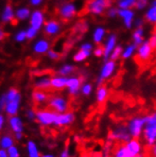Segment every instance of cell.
<instances>
[{"label": "cell", "instance_id": "obj_1", "mask_svg": "<svg viewBox=\"0 0 156 157\" xmlns=\"http://www.w3.org/2000/svg\"><path fill=\"white\" fill-rule=\"evenodd\" d=\"M5 95H6V105L4 109V113L8 117L17 116L21 108V101H22V97L20 92L16 88H10L5 93Z\"/></svg>", "mask_w": 156, "mask_h": 157}, {"label": "cell", "instance_id": "obj_2", "mask_svg": "<svg viewBox=\"0 0 156 157\" xmlns=\"http://www.w3.org/2000/svg\"><path fill=\"white\" fill-rule=\"evenodd\" d=\"M142 136L148 147L151 148L156 143V113L146 116V122L143 129Z\"/></svg>", "mask_w": 156, "mask_h": 157}, {"label": "cell", "instance_id": "obj_3", "mask_svg": "<svg viewBox=\"0 0 156 157\" xmlns=\"http://www.w3.org/2000/svg\"><path fill=\"white\" fill-rule=\"evenodd\" d=\"M145 122H146V116H137L129 120L126 127L131 138L139 139L142 136Z\"/></svg>", "mask_w": 156, "mask_h": 157}, {"label": "cell", "instance_id": "obj_4", "mask_svg": "<svg viewBox=\"0 0 156 157\" xmlns=\"http://www.w3.org/2000/svg\"><path fill=\"white\" fill-rule=\"evenodd\" d=\"M131 139V136L127 130L125 125H119L115 127L111 131L107 136V140L112 142H120V143H127Z\"/></svg>", "mask_w": 156, "mask_h": 157}, {"label": "cell", "instance_id": "obj_5", "mask_svg": "<svg viewBox=\"0 0 156 157\" xmlns=\"http://www.w3.org/2000/svg\"><path fill=\"white\" fill-rule=\"evenodd\" d=\"M48 107L56 114L65 113L69 109V101L63 96H52L48 98Z\"/></svg>", "mask_w": 156, "mask_h": 157}, {"label": "cell", "instance_id": "obj_6", "mask_svg": "<svg viewBox=\"0 0 156 157\" xmlns=\"http://www.w3.org/2000/svg\"><path fill=\"white\" fill-rule=\"evenodd\" d=\"M56 117V113L50 109H42L36 111L35 120L43 127L53 126V123Z\"/></svg>", "mask_w": 156, "mask_h": 157}, {"label": "cell", "instance_id": "obj_7", "mask_svg": "<svg viewBox=\"0 0 156 157\" xmlns=\"http://www.w3.org/2000/svg\"><path fill=\"white\" fill-rule=\"evenodd\" d=\"M111 6V0H90L87 4V10L95 15L102 14Z\"/></svg>", "mask_w": 156, "mask_h": 157}, {"label": "cell", "instance_id": "obj_8", "mask_svg": "<svg viewBox=\"0 0 156 157\" xmlns=\"http://www.w3.org/2000/svg\"><path fill=\"white\" fill-rule=\"evenodd\" d=\"M116 68V61H112V60H108L105 62V63L103 64V66L101 67V70H100L99 76L97 78V85H102L103 82L107 78H111L113 76V74L115 73Z\"/></svg>", "mask_w": 156, "mask_h": 157}, {"label": "cell", "instance_id": "obj_9", "mask_svg": "<svg viewBox=\"0 0 156 157\" xmlns=\"http://www.w3.org/2000/svg\"><path fill=\"white\" fill-rule=\"evenodd\" d=\"M76 120V115L73 112H65V113L62 114H56L55 117V120L53 123V126L56 128H62V127H66L70 126Z\"/></svg>", "mask_w": 156, "mask_h": 157}, {"label": "cell", "instance_id": "obj_10", "mask_svg": "<svg viewBox=\"0 0 156 157\" xmlns=\"http://www.w3.org/2000/svg\"><path fill=\"white\" fill-rule=\"evenodd\" d=\"M82 84V78L79 77H67V82H66V87L67 88L68 94L72 97H76L80 93L81 86Z\"/></svg>", "mask_w": 156, "mask_h": 157}, {"label": "cell", "instance_id": "obj_11", "mask_svg": "<svg viewBox=\"0 0 156 157\" xmlns=\"http://www.w3.org/2000/svg\"><path fill=\"white\" fill-rule=\"evenodd\" d=\"M152 49L153 48L150 46L148 41L143 42L138 48L136 58L140 62H143V63L149 61L151 57V55H152Z\"/></svg>", "mask_w": 156, "mask_h": 157}, {"label": "cell", "instance_id": "obj_12", "mask_svg": "<svg viewBox=\"0 0 156 157\" xmlns=\"http://www.w3.org/2000/svg\"><path fill=\"white\" fill-rule=\"evenodd\" d=\"M8 125L10 130L12 131L13 133L17 132H24V121L22 119L21 117L17 116H13V117H9L8 119Z\"/></svg>", "mask_w": 156, "mask_h": 157}, {"label": "cell", "instance_id": "obj_13", "mask_svg": "<svg viewBox=\"0 0 156 157\" xmlns=\"http://www.w3.org/2000/svg\"><path fill=\"white\" fill-rule=\"evenodd\" d=\"M125 147L128 150L131 157H135L138 154H141L143 151V146L141 141L138 138H131L129 142L125 143Z\"/></svg>", "mask_w": 156, "mask_h": 157}, {"label": "cell", "instance_id": "obj_14", "mask_svg": "<svg viewBox=\"0 0 156 157\" xmlns=\"http://www.w3.org/2000/svg\"><path fill=\"white\" fill-rule=\"evenodd\" d=\"M76 13H77V7L73 3L63 4L60 8V10H59L60 16L63 19H64V20H69V19H71L72 17L75 16Z\"/></svg>", "mask_w": 156, "mask_h": 157}, {"label": "cell", "instance_id": "obj_15", "mask_svg": "<svg viewBox=\"0 0 156 157\" xmlns=\"http://www.w3.org/2000/svg\"><path fill=\"white\" fill-rule=\"evenodd\" d=\"M44 23V16L41 10H34L30 15V27L39 30Z\"/></svg>", "mask_w": 156, "mask_h": 157}, {"label": "cell", "instance_id": "obj_16", "mask_svg": "<svg viewBox=\"0 0 156 157\" xmlns=\"http://www.w3.org/2000/svg\"><path fill=\"white\" fill-rule=\"evenodd\" d=\"M116 36L115 34H111L106 43H105V46H104V53H103V58H104V61H108L109 60V57H110V55L111 53H112L113 49L115 48L116 47Z\"/></svg>", "mask_w": 156, "mask_h": 157}, {"label": "cell", "instance_id": "obj_17", "mask_svg": "<svg viewBox=\"0 0 156 157\" xmlns=\"http://www.w3.org/2000/svg\"><path fill=\"white\" fill-rule=\"evenodd\" d=\"M44 33H46V34H48L49 36H53L60 32L61 26L59 24V22L55 21V20H49L44 24Z\"/></svg>", "mask_w": 156, "mask_h": 157}, {"label": "cell", "instance_id": "obj_18", "mask_svg": "<svg viewBox=\"0 0 156 157\" xmlns=\"http://www.w3.org/2000/svg\"><path fill=\"white\" fill-rule=\"evenodd\" d=\"M15 145V140L13 134L9 132H5L0 134V149L2 150H8L12 146Z\"/></svg>", "mask_w": 156, "mask_h": 157}, {"label": "cell", "instance_id": "obj_19", "mask_svg": "<svg viewBox=\"0 0 156 157\" xmlns=\"http://www.w3.org/2000/svg\"><path fill=\"white\" fill-rule=\"evenodd\" d=\"M26 152L28 157H40L41 151L38 144L34 140H28L26 143Z\"/></svg>", "mask_w": 156, "mask_h": 157}, {"label": "cell", "instance_id": "obj_20", "mask_svg": "<svg viewBox=\"0 0 156 157\" xmlns=\"http://www.w3.org/2000/svg\"><path fill=\"white\" fill-rule=\"evenodd\" d=\"M66 82H67V77L63 76H55L50 78V86L55 90H63L66 87Z\"/></svg>", "mask_w": 156, "mask_h": 157}, {"label": "cell", "instance_id": "obj_21", "mask_svg": "<svg viewBox=\"0 0 156 157\" xmlns=\"http://www.w3.org/2000/svg\"><path fill=\"white\" fill-rule=\"evenodd\" d=\"M118 15L123 18L124 20V24L127 28H131L132 23H133V18H135V13L131 10H123V9H119L117 10Z\"/></svg>", "mask_w": 156, "mask_h": 157}, {"label": "cell", "instance_id": "obj_22", "mask_svg": "<svg viewBox=\"0 0 156 157\" xmlns=\"http://www.w3.org/2000/svg\"><path fill=\"white\" fill-rule=\"evenodd\" d=\"M109 97V90L105 85H99L96 92V99L98 104H103Z\"/></svg>", "mask_w": 156, "mask_h": 157}, {"label": "cell", "instance_id": "obj_23", "mask_svg": "<svg viewBox=\"0 0 156 157\" xmlns=\"http://www.w3.org/2000/svg\"><path fill=\"white\" fill-rule=\"evenodd\" d=\"M34 86L36 89H38V90H43V91L48 90V89L51 88L50 78L48 76L39 77L38 78H36V81L34 82Z\"/></svg>", "mask_w": 156, "mask_h": 157}, {"label": "cell", "instance_id": "obj_24", "mask_svg": "<svg viewBox=\"0 0 156 157\" xmlns=\"http://www.w3.org/2000/svg\"><path fill=\"white\" fill-rule=\"evenodd\" d=\"M32 99L36 104H44L48 100V95L46 91L36 89L32 92Z\"/></svg>", "mask_w": 156, "mask_h": 157}, {"label": "cell", "instance_id": "obj_25", "mask_svg": "<svg viewBox=\"0 0 156 157\" xmlns=\"http://www.w3.org/2000/svg\"><path fill=\"white\" fill-rule=\"evenodd\" d=\"M33 50L37 54H44L49 50V43L47 40H39L34 44Z\"/></svg>", "mask_w": 156, "mask_h": 157}, {"label": "cell", "instance_id": "obj_26", "mask_svg": "<svg viewBox=\"0 0 156 157\" xmlns=\"http://www.w3.org/2000/svg\"><path fill=\"white\" fill-rule=\"evenodd\" d=\"M14 12L10 5H7L3 10L2 13V21L4 23H8V22H12L14 18Z\"/></svg>", "mask_w": 156, "mask_h": 157}, {"label": "cell", "instance_id": "obj_27", "mask_svg": "<svg viewBox=\"0 0 156 157\" xmlns=\"http://www.w3.org/2000/svg\"><path fill=\"white\" fill-rule=\"evenodd\" d=\"M113 157H131V155L129 153L125 145H120L114 151Z\"/></svg>", "mask_w": 156, "mask_h": 157}, {"label": "cell", "instance_id": "obj_28", "mask_svg": "<svg viewBox=\"0 0 156 157\" xmlns=\"http://www.w3.org/2000/svg\"><path fill=\"white\" fill-rule=\"evenodd\" d=\"M133 41H135V44L137 46H140V44L144 42V31L142 27L141 28H137L136 30L133 32V35H132Z\"/></svg>", "mask_w": 156, "mask_h": 157}, {"label": "cell", "instance_id": "obj_29", "mask_svg": "<svg viewBox=\"0 0 156 157\" xmlns=\"http://www.w3.org/2000/svg\"><path fill=\"white\" fill-rule=\"evenodd\" d=\"M105 36V29L102 27H98L95 29L94 34H93V39L96 44H99L103 40Z\"/></svg>", "mask_w": 156, "mask_h": 157}, {"label": "cell", "instance_id": "obj_30", "mask_svg": "<svg viewBox=\"0 0 156 157\" xmlns=\"http://www.w3.org/2000/svg\"><path fill=\"white\" fill-rule=\"evenodd\" d=\"M75 69H76L75 66L72 65V64H64L59 69V75L60 76H63V77L70 76L71 74L74 73Z\"/></svg>", "mask_w": 156, "mask_h": 157}, {"label": "cell", "instance_id": "obj_31", "mask_svg": "<svg viewBox=\"0 0 156 157\" xmlns=\"http://www.w3.org/2000/svg\"><path fill=\"white\" fill-rule=\"evenodd\" d=\"M155 0L151 4V7L149 9V10L146 13V19L150 22V23H155L156 21V7H155Z\"/></svg>", "mask_w": 156, "mask_h": 157}, {"label": "cell", "instance_id": "obj_32", "mask_svg": "<svg viewBox=\"0 0 156 157\" xmlns=\"http://www.w3.org/2000/svg\"><path fill=\"white\" fill-rule=\"evenodd\" d=\"M14 15L19 20H25L30 16V10L28 8H20L16 10Z\"/></svg>", "mask_w": 156, "mask_h": 157}, {"label": "cell", "instance_id": "obj_33", "mask_svg": "<svg viewBox=\"0 0 156 157\" xmlns=\"http://www.w3.org/2000/svg\"><path fill=\"white\" fill-rule=\"evenodd\" d=\"M91 52L90 51H85V50H80L78 51L75 55H74V61L77 63H81L83 62L84 60H86L89 56H90Z\"/></svg>", "mask_w": 156, "mask_h": 157}, {"label": "cell", "instance_id": "obj_34", "mask_svg": "<svg viewBox=\"0 0 156 157\" xmlns=\"http://www.w3.org/2000/svg\"><path fill=\"white\" fill-rule=\"evenodd\" d=\"M136 0H119L118 8L123 10H130L132 7H135Z\"/></svg>", "mask_w": 156, "mask_h": 157}, {"label": "cell", "instance_id": "obj_35", "mask_svg": "<svg viewBox=\"0 0 156 157\" xmlns=\"http://www.w3.org/2000/svg\"><path fill=\"white\" fill-rule=\"evenodd\" d=\"M80 92L84 96V97H89L92 92H93V85L90 82H84L81 86V90Z\"/></svg>", "mask_w": 156, "mask_h": 157}, {"label": "cell", "instance_id": "obj_36", "mask_svg": "<svg viewBox=\"0 0 156 157\" xmlns=\"http://www.w3.org/2000/svg\"><path fill=\"white\" fill-rule=\"evenodd\" d=\"M136 49V46L135 44H130V46H128L125 50H122V53H121V56L123 59H129L131 56L135 53Z\"/></svg>", "mask_w": 156, "mask_h": 157}, {"label": "cell", "instance_id": "obj_37", "mask_svg": "<svg viewBox=\"0 0 156 157\" xmlns=\"http://www.w3.org/2000/svg\"><path fill=\"white\" fill-rule=\"evenodd\" d=\"M7 152H8V157H21L20 150L16 145H13L10 148H9L7 150Z\"/></svg>", "mask_w": 156, "mask_h": 157}, {"label": "cell", "instance_id": "obj_38", "mask_svg": "<svg viewBox=\"0 0 156 157\" xmlns=\"http://www.w3.org/2000/svg\"><path fill=\"white\" fill-rule=\"evenodd\" d=\"M122 48L120 47V46H116V47H115V48L113 49V51H112V53H111V55H110V59L112 60V61H116L120 56H121V53H122Z\"/></svg>", "mask_w": 156, "mask_h": 157}, {"label": "cell", "instance_id": "obj_39", "mask_svg": "<svg viewBox=\"0 0 156 157\" xmlns=\"http://www.w3.org/2000/svg\"><path fill=\"white\" fill-rule=\"evenodd\" d=\"M25 32H26V38H28V39H33V38L36 37L37 33H38V30L35 29L34 28L29 27Z\"/></svg>", "mask_w": 156, "mask_h": 157}, {"label": "cell", "instance_id": "obj_40", "mask_svg": "<svg viewBox=\"0 0 156 157\" xmlns=\"http://www.w3.org/2000/svg\"><path fill=\"white\" fill-rule=\"evenodd\" d=\"M25 117L29 121H33L35 120V117H36V111H34L32 108L28 109L25 112Z\"/></svg>", "mask_w": 156, "mask_h": 157}, {"label": "cell", "instance_id": "obj_41", "mask_svg": "<svg viewBox=\"0 0 156 157\" xmlns=\"http://www.w3.org/2000/svg\"><path fill=\"white\" fill-rule=\"evenodd\" d=\"M25 40H26V32H25V30H20L15 34V41L21 43V42H24Z\"/></svg>", "mask_w": 156, "mask_h": 157}, {"label": "cell", "instance_id": "obj_42", "mask_svg": "<svg viewBox=\"0 0 156 157\" xmlns=\"http://www.w3.org/2000/svg\"><path fill=\"white\" fill-rule=\"evenodd\" d=\"M5 105H6V95L4 93L2 95H0V113L4 112Z\"/></svg>", "mask_w": 156, "mask_h": 157}, {"label": "cell", "instance_id": "obj_43", "mask_svg": "<svg viewBox=\"0 0 156 157\" xmlns=\"http://www.w3.org/2000/svg\"><path fill=\"white\" fill-rule=\"evenodd\" d=\"M6 116L2 113H0V132H1L6 125Z\"/></svg>", "mask_w": 156, "mask_h": 157}, {"label": "cell", "instance_id": "obj_44", "mask_svg": "<svg viewBox=\"0 0 156 157\" xmlns=\"http://www.w3.org/2000/svg\"><path fill=\"white\" fill-rule=\"evenodd\" d=\"M48 55L51 60H58L60 58V54L56 51H54V50H48Z\"/></svg>", "mask_w": 156, "mask_h": 157}, {"label": "cell", "instance_id": "obj_45", "mask_svg": "<svg viewBox=\"0 0 156 157\" xmlns=\"http://www.w3.org/2000/svg\"><path fill=\"white\" fill-rule=\"evenodd\" d=\"M103 53H104V48L103 47H97L95 50H94V55L96 56V57H101V56H103Z\"/></svg>", "mask_w": 156, "mask_h": 157}, {"label": "cell", "instance_id": "obj_46", "mask_svg": "<svg viewBox=\"0 0 156 157\" xmlns=\"http://www.w3.org/2000/svg\"><path fill=\"white\" fill-rule=\"evenodd\" d=\"M59 157H71V153H70L69 148L65 147L63 150H62V151L59 154Z\"/></svg>", "mask_w": 156, "mask_h": 157}, {"label": "cell", "instance_id": "obj_47", "mask_svg": "<svg viewBox=\"0 0 156 157\" xmlns=\"http://www.w3.org/2000/svg\"><path fill=\"white\" fill-rule=\"evenodd\" d=\"M148 3V0H136V3H135V7L137 9H143L147 6Z\"/></svg>", "mask_w": 156, "mask_h": 157}, {"label": "cell", "instance_id": "obj_48", "mask_svg": "<svg viewBox=\"0 0 156 157\" xmlns=\"http://www.w3.org/2000/svg\"><path fill=\"white\" fill-rule=\"evenodd\" d=\"M81 49L82 50H85V51H92L93 49V46H92V44L90 43H84L82 44V47H81Z\"/></svg>", "mask_w": 156, "mask_h": 157}, {"label": "cell", "instance_id": "obj_49", "mask_svg": "<svg viewBox=\"0 0 156 157\" xmlns=\"http://www.w3.org/2000/svg\"><path fill=\"white\" fill-rule=\"evenodd\" d=\"M13 137L15 141H22L24 138V132H17V133H13Z\"/></svg>", "mask_w": 156, "mask_h": 157}, {"label": "cell", "instance_id": "obj_50", "mask_svg": "<svg viewBox=\"0 0 156 157\" xmlns=\"http://www.w3.org/2000/svg\"><path fill=\"white\" fill-rule=\"evenodd\" d=\"M148 42H149L150 46L152 48H155V47H156V36H155V35H152V36L150 37V39Z\"/></svg>", "mask_w": 156, "mask_h": 157}, {"label": "cell", "instance_id": "obj_51", "mask_svg": "<svg viewBox=\"0 0 156 157\" xmlns=\"http://www.w3.org/2000/svg\"><path fill=\"white\" fill-rule=\"evenodd\" d=\"M116 13H117V10L115 8H110L108 10V15L110 17H115L116 15Z\"/></svg>", "mask_w": 156, "mask_h": 157}, {"label": "cell", "instance_id": "obj_52", "mask_svg": "<svg viewBox=\"0 0 156 157\" xmlns=\"http://www.w3.org/2000/svg\"><path fill=\"white\" fill-rule=\"evenodd\" d=\"M42 2H43V0H30V3H31L33 6H38V5H40Z\"/></svg>", "mask_w": 156, "mask_h": 157}, {"label": "cell", "instance_id": "obj_53", "mask_svg": "<svg viewBox=\"0 0 156 157\" xmlns=\"http://www.w3.org/2000/svg\"><path fill=\"white\" fill-rule=\"evenodd\" d=\"M142 22H143V20L141 19V18H138L137 20H135V26H136V28H141L142 27Z\"/></svg>", "mask_w": 156, "mask_h": 157}, {"label": "cell", "instance_id": "obj_54", "mask_svg": "<svg viewBox=\"0 0 156 157\" xmlns=\"http://www.w3.org/2000/svg\"><path fill=\"white\" fill-rule=\"evenodd\" d=\"M0 157H8V152L6 150L0 149Z\"/></svg>", "mask_w": 156, "mask_h": 157}, {"label": "cell", "instance_id": "obj_55", "mask_svg": "<svg viewBox=\"0 0 156 157\" xmlns=\"http://www.w3.org/2000/svg\"><path fill=\"white\" fill-rule=\"evenodd\" d=\"M40 157H56L53 153H44V154H41Z\"/></svg>", "mask_w": 156, "mask_h": 157}, {"label": "cell", "instance_id": "obj_56", "mask_svg": "<svg viewBox=\"0 0 156 157\" xmlns=\"http://www.w3.org/2000/svg\"><path fill=\"white\" fill-rule=\"evenodd\" d=\"M4 37H5V33H4L3 29H2L1 28H0V41L3 40V39H4Z\"/></svg>", "mask_w": 156, "mask_h": 157}, {"label": "cell", "instance_id": "obj_57", "mask_svg": "<svg viewBox=\"0 0 156 157\" xmlns=\"http://www.w3.org/2000/svg\"><path fill=\"white\" fill-rule=\"evenodd\" d=\"M150 149H151V154H153V157H155V155H156V147H155V145L152 146Z\"/></svg>", "mask_w": 156, "mask_h": 157}, {"label": "cell", "instance_id": "obj_58", "mask_svg": "<svg viewBox=\"0 0 156 157\" xmlns=\"http://www.w3.org/2000/svg\"><path fill=\"white\" fill-rule=\"evenodd\" d=\"M135 157H145V156L143 155V153H141V154H138V155H136V156H135Z\"/></svg>", "mask_w": 156, "mask_h": 157}, {"label": "cell", "instance_id": "obj_59", "mask_svg": "<svg viewBox=\"0 0 156 157\" xmlns=\"http://www.w3.org/2000/svg\"><path fill=\"white\" fill-rule=\"evenodd\" d=\"M102 157H110V156H102Z\"/></svg>", "mask_w": 156, "mask_h": 157}]
</instances>
